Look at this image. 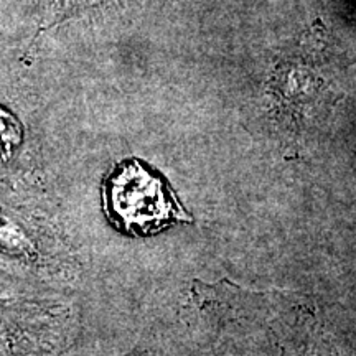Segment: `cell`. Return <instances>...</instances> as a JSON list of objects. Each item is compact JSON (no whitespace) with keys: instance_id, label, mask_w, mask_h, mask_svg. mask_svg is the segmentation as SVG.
<instances>
[{"instance_id":"obj_2","label":"cell","mask_w":356,"mask_h":356,"mask_svg":"<svg viewBox=\"0 0 356 356\" xmlns=\"http://www.w3.org/2000/svg\"><path fill=\"white\" fill-rule=\"evenodd\" d=\"M66 337L65 307L25 296H0V356H58Z\"/></svg>"},{"instance_id":"obj_1","label":"cell","mask_w":356,"mask_h":356,"mask_svg":"<svg viewBox=\"0 0 356 356\" xmlns=\"http://www.w3.org/2000/svg\"><path fill=\"white\" fill-rule=\"evenodd\" d=\"M104 208L115 228L131 236H150L175 221H191L163 178L139 160L121 162L108 177Z\"/></svg>"},{"instance_id":"obj_3","label":"cell","mask_w":356,"mask_h":356,"mask_svg":"<svg viewBox=\"0 0 356 356\" xmlns=\"http://www.w3.org/2000/svg\"><path fill=\"white\" fill-rule=\"evenodd\" d=\"M65 262V249L50 229L0 202V270L30 282L53 277Z\"/></svg>"},{"instance_id":"obj_4","label":"cell","mask_w":356,"mask_h":356,"mask_svg":"<svg viewBox=\"0 0 356 356\" xmlns=\"http://www.w3.org/2000/svg\"><path fill=\"white\" fill-rule=\"evenodd\" d=\"M25 134L19 119L0 108V160L10 162L24 144Z\"/></svg>"},{"instance_id":"obj_5","label":"cell","mask_w":356,"mask_h":356,"mask_svg":"<svg viewBox=\"0 0 356 356\" xmlns=\"http://www.w3.org/2000/svg\"><path fill=\"white\" fill-rule=\"evenodd\" d=\"M51 7H58V6H63L66 0H48Z\"/></svg>"}]
</instances>
